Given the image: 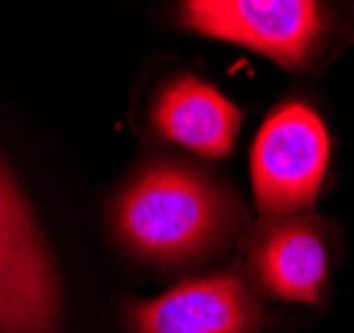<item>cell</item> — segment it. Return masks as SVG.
I'll return each instance as SVG.
<instances>
[{
	"label": "cell",
	"mask_w": 354,
	"mask_h": 333,
	"mask_svg": "<svg viewBox=\"0 0 354 333\" xmlns=\"http://www.w3.org/2000/svg\"><path fill=\"white\" fill-rule=\"evenodd\" d=\"M264 320L240 275L232 272L181 282L152 301L128 307L133 333H253Z\"/></svg>",
	"instance_id": "5b68a950"
},
{
	"label": "cell",
	"mask_w": 354,
	"mask_h": 333,
	"mask_svg": "<svg viewBox=\"0 0 354 333\" xmlns=\"http://www.w3.org/2000/svg\"><path fill=\"white\" fill-rule=\"evenodd\" d=\"M237 224V200L213 176L178 160L144 163L112 206L118 240L133 256L162 267L211 256Z\"/></svg>",
	"instance_id": "6da1fadb"
},
{
	"label": "cell",
	"mask_w": 354,
	"mask_h": 333,
	"mask_svg": "<svg viewBox=\"0 0 354 333\" xmlns=\"http://www.w3.org/2000/svg\"><path fill=\"white\" fill-rule=\"evenodd\" d=\"M250 275L266 296L315 304L328 278V248L312 219L266 224L250 251Z\"/></svg>",
	"instance_id": "52a82bcc"
},
{
	"label": "cell",
	"mask_w": 354,
	"mask_h": 333,
	"mask_svg": "<svg viewBox=\"0 0 354 333\" xmlns=\"http://www.w3.org/2000/svg\"><path fill=\"white\" fill-rule=\"evenodd\" d=\"M181 24L264 53L288 70L306 64L325 33L322 8L309 0H192L181 6Z\"/></svg>",
	"instance_id": "277c9868"
},
{
	"label": "cell",
	"mask_w": 354,
	"mask_h": 333,
	"mask_svg": "<svg viewBox=\"0 0 354 333\" xmlns=\"http://www.w3.org/2000/svg\"><path fill=\"white\" fill-rule=\"evenodd\" d=\"M328 155V131L312 107L285 102L272 109L250 152L253 192L261 210L277 216L312 206Z\"/></svg>",
	"instance_id": "3957f363"
},
{
	"label": "cell",
	"mask_w": 354,
	"mask_h": 333,
	"mask_svg": "<svg viewBox=\"0 0 354 333\" xmlns=\"http://www.w3.org/2000/svg\"><path fill=\"white\" fill-rule=\"evenodd\" d=\"M240 123L243 112L195 75L165 80L149 107V128L160 141L181 144L211 160L230 155Z\"/></svg>",
	"instance_id": "8992f818"
},
{
	"label": "cell",
	"mask_w": 354,
	"mask_h": 333,
	"mask_svg": "<svg viewBox=\"0 0 354 333\" xmlns=\"http://www.w3.org/2000/svg\"><path fill=\"white\" fill-rule=\"evenodd\" d=\"M59 275L35 216L0 160V333H56Z\"/></svg>",
	"instance_id": "7a4b0ae2"
}]
</instances>
